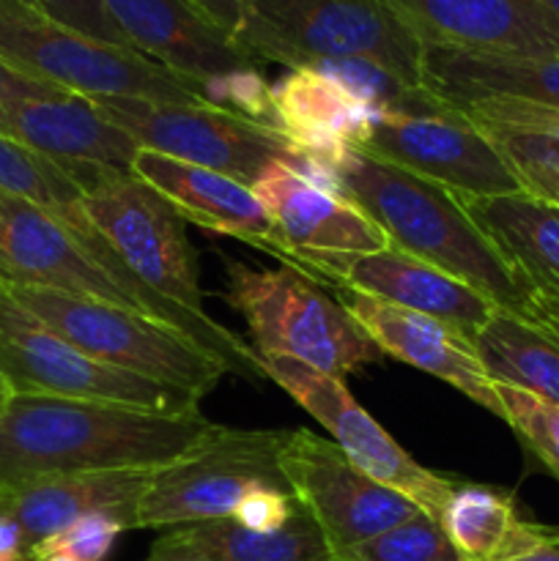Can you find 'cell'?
I'll use <instances>...</instances> for the list:
<instances>
[{"instance_id": "4fadbf2b", "label": "cell", "mask_w": 559, "mask_h": 561, "mask_svg": "<svg viewBox=\"0 0 559 561\" xmlns=\"http://www.w3.org/2000/svg\"><path fill=\"white\" fill-rule=\"evenodd\" d=\"M250 190L272 219L277 257L316 283L343 285L360 257L389 244L360 206L307 184L283 162L272 164Z\"/></svg>"}, {"instance_id": "9c48e42d", "label": "cell", "mask_w": 559, "mask_h": 561, "mask_svg": "<svg viewBox=\"0 0 559 561\" xmlns=\"http://www.w3.org/2000/svg\"><path fill=\"white\" fill-rule=\"evenodd\" d=\"M285 436L288 431L219 427L206 444L153 474L151 488L137 504V529L230 520L244 493L258 488L290 493L280 469Z\"/></svg>"}, {"instance_id": "5b68a950", "label": "cell", "mask_w": 559, "mask_h": 561, "mask_svg": "<svg viewBox=\"0 0 559 561\" xmlns=\"http://www.w3.org/2000/svg\"><path fill=\"white\" fill-rule=\"evenodd\" d=\"M225 272V299L244 318L258 356H288L334 378L384 359L351 312L299 268L228 261Z\"/></svg>"}, {"instance_id": "ba28073f", "label": "cell", "mask_w": 559, "mask_h": 561, "mask_svg": "<svg viewBox=\"0 0 559 561\" xmlns=\"http://www.w3.org/2000/svg\"><path fill=\"white\" fill-rule=\"evenodd\" d=\"M0 376L11 394L129 405L157 414H190L197 400L170 383L151 381L91 359L20 305L0 285Z\"/></svg>"}, {"instance_id": "f1b7e54d", "label": "cell", "mask_w": 559, "mask_h": 561, "mask_svg": "<svg viewBox=\"0 0 559 561\" xmlns=\"http://www.w3.org/2000/svg\"><path fill=\"white\" fill-rule=\"evenodd\" d=\"M179 529L212 561H340L299 502L288 524L266 535L241 529L233 520L179 526Z\"/></svg>"}, {"instance_id": "d6986e66", "label": "cell", "mask_w": 559, "mask_h": 561, "mask_svg": "<svg viewBox=\"0 0 559 561\" xmlns=\"http://www.w3.org/2000/svg\"><path fill=\"white\" fill-rule=\"evenodd\" d=\"M425 47L559 53V20L532 0H384Z\"/></svg>"}, {"instance_id": "d6a6232c", "label": "cell", "mask_w": 559, "mask_h": 561, "mask_svg": "<svg viewBox=\"0 0 559 561\" xmlns=\"http://www.w3.org/2000/svg\"><path fill=\"white\" fill-rule=\"evenodd\" d=\"M126 526L107 513L82 515L80 520L66 526L31 551V561L47 557H69L77 561H104Z\"/></svg>"}, {"instance_id": "ee69618b", "label": "cell", "mask_w": 559, "mask_h": 561, "mask_svg": "<svg viewBox=\"0 0 559 561\" xmlns=\"http://www.w3.org/2000/svg\"><path fill=\"white\" fill-rule=\"evenodd\" d=\"M14 398V394H11V389H9V383H5V378L0 376V409H3L5 403H9V400Z\"/></svg>"}, {"instance_id": "8fae6325", "label": "cell", "mask_w": 559, "mask_h": 561, "mask_svg": "<svg viewBox=\"0 0 559 561\" xmlns=\"http://www.w3.org/2000/svg\"><path fill=\"white\" fill-rule=\"evenodd\" d=\"M82 211L118 261L148 288L181 307L206 310L186 219L162 192L135 173L110 175L85 190Z\"/></svg>"}, {"instance_id": "1f68e13d", "label": "cell", "mask_w": 559, "mask_h": 561, "mask_svg": "<svg viewBox=\"0 0 559 561\" xmlns=\"http://www.w3.org/2000/svg\"><path fill=\"white\" fill-rule=\"evenodd\" d=\"M197 93L206 104L219 110H230L236 115L255 121V124L274 129V110H272V85L266 77L258 71V66L228 71V75L212 77L197 85Z\"/></svg>"}, {"instance_id": "ab89813d", "label": "cell", "mask_w": 559, "mask_h": 561, "mask_svg": "<svg viewBox=\"0 0 559 561\" xmlns=\"http://www.w3.org/2000/svg\"><path fill=\"white\" fill-rule=\"evenodd\" d=\"M504 561H559V537L551 531V535L543 537L540 542L524 548V551Z\"/></svg>"}, {"instance_id": "484cf974", "label": "cell", "mask_w": 559, "mask_h": 561, "mask_svg": "<svg viewBox=\"0 0 559 561\" xmlns=\"http://www.w3.org/2000/svg\"><path fill=\"white\" fill-rule=\"evenodd\" d=\"M510 164L526 195L559 206V110L486 99L458 107Z\"/></svg>"}, {"instance_id": "2e32d148", "label": "cell", "mask_w": 559, "mask_h": 561, "mask_svg": "<svg viewBox=\"0 0 559 561\" xmlns=\"http://www.w3.org/2000/svg\"><path fill=\"white\" fill-rule=\"evenodd\" d=\"M0 135L53 159L82 192L110 175L132 173V159L140 151L121 126L99 113L91 99L64 88L5 104Z\"/></svg>"}, {"instance_id": "cb8c5ba5", "label": "cell", "mask_w": 559, "mask_h": 561, "mask_svg": "<svg viewBox=\"0 0 559 561\" xmlns=\"http://www.w3.org/2000/svg\"><path fill=\"white\" fill-rule=\"evenodd\" d=\"M458 197V195H455ZM471 222L497 247L529 299L559 301V206L543 197H458Z\"/></svg>"}, {"instance_id": "277c9868", "label": "cell", "mask_w": 559, "mask_h": 561, "mask_svg": "<svg viewBox=\"0 0 559 561\" xmlns=\"http://www.w3.org/2000/svg\"><path fill=\"white\" fill-rule=\"evenodd\" d=\"M233 38L255 60L288 69L318 58H367L422 85L425 44L384 0H244Z\"/></svg>"}, {"instance_id": "ac0fdd59", "label": "cell", "mask_w": 559, "mask_h": 561, "mask_svg": "<svg viewBox=\"0 0 559 561\" xmlns=\"http://www.w3.org/2000/svg\"><path fill=\"white\" fill-rule=\"evenodd\" d=\"M132 49L201 85L258 60L190 0H102Z\"/></svg>"}, {"instance_id": "d590c367", "label": "cell", "mask_w": 559, "mask_h": 561, "mask_svg": "<svg viewBox=\"0 0 559 561\" xmlns=\"http://www.w3.org/2000/svg\"><path fill=\"white\" fill-rule=\"evenodd\" d=\"M146 561H212L201 548L192 546L190 540L184 537L181 529H170L168 535L159 537L153 542L151 553H148Z\"/></svg>"}, {"instance_id": "7bdbcfd3", "label": "cell", "mask_w": 559, "mask_h": 561, "mask_svg": "<svg viewBox=\"0 0 559 561\" xmlns=\"http://www.w3.org/2000/svg\"><path fill=\"white\" fill-rule=\"evenodd\" d=\"M532 3H537L540 9H546L548 14L557 16V20H559V0H532Z\"/></svg>"}, {"instance_id": "52a82bcc", "label": "cell", "mask_w": 559, "mask_h": 561, "mask_svg": "<svg viewBox=\"0 0 559 561\" xmlns=\"http://www.w3.org/2000/svg\"><path fill=\"white\" fill-rule=\"evenodd\" d=\"M25 310L91 359L203 398L228 367L164 323L47 288L3 285Z\"/></svg>"}, {"instance_id": "4316f807", "label": "cell", "mask_w": 559, "mask_h": 561, "mask_svg": "<svg viewBox=\"0 0 559 561\" xmlns=\"http://www.w3.org/2000/svg\"><path fill=\"white\" fill-rule=\"evenodd\" d=\"M471 345L493 383L559 405V340L546 327L493 310Z\"/></svg>"}, {"instance_id": "6da1fadb", "label": "cell", "mask_w": 559, "mask_h": 561, "mask_svg": "<svg viewBox=\"0 0 559 561\" xmlns=\"http://www.w3.org/2000/svg\"><path fill=\"white\" fill-rule=\"evenodd\" d=\"M0 285L47 288L102 301L164 323L190 337L244 381H263L261 356L206 310H190L148 288L118 261L82 211V201L60 214L0 192Z\"/></svg>"}, {"instance_id": "d4e9b609", "label": "cell", "mask_w": 559, "mask_h": 561, "mask_svg": "<svg viewBox=\"0 0 559 561\" xmlns=\"http://www.w3.org/2000/svg\"><path fill=\"white\" fill-rule=\"evenodd\" d=\"M274 131L301 151L340 164L345 148H360L384 110L356 102L338 82L312 69H290L272 85Z\"/></svg>"}, {"instance_id": "b9f144b4", "label": "cell", "mask_w": 559, "mask_h": 561, "mask_svg": "<svg viewBox=\"0 0 559 561\" xmlns=\"http://www.w3.org/2000/svg\"><path fill=\"white\" fill-rule=\"evenodd\" d=\"M537 310L546 312H559V301H548V299H535L532 301V318H535Z\"/></svg>"}, {"instance_id": "60d3db41", "label": "cell", "mask_w": 559, "mask_h": 561, "mask_svg": "<svg viewBox=\"0 0 559 561\" xmlns=\"http://www.w3.org/2000/svg\"><path fill=\"white\" fill-rule=\"evenodd\" d=\"M535 323L546 327L554 337L559 340V312H546V310H537L535 312Z\"/></svg>"}, {"instance_id": "f546056e", "label": "cell", "mask_w": 559, "mask_h": 561, "mask_svg": "<svg viewBox=\"0 0 559 561\" xmlns=\"http://www.w3.org/2000/svg\"><path fill=\"white\" fill-rule=\"evenodd\" d=\"M340 561H466L449 542L442 520L420 513L417 518L370 537L349 551L338 553Z\"/></svg>"}, {"instance_id": "74e56055", "label": "cell", "mask_w": 559, "mask_h": 561, "mask_svg": "<svg viewBox=\"0 0 559 561\" xmlns=\"http://www.w3.org/2000/svg\"><path fill=\"white\" fill-rule=\"evenodd\" d=\"M190 3H195L208 20L217 22V25L223 27V31H228L230 36H233L236 27H239L241 11H244V0H190Z\"/></svg>"}, {"instance_id": "e575fe53", "label": "cell", "mask_w": 559, "mask_h": 561, "mask_svg": "<svg viewBox=\"0 0 559 561\" xmlns=\"http://www.w3.org/2000/svg\"><path fill=\"white\" fill-rule=\"evenodd\" d=\"M296 507V499L290 493L272 491V488H258V491L244 493L233 513V524H239L247 531H277L288 524L290 513Z\"/></svg>"}, {"instance_id": "f6af8a7d", "label": "cell", "mask_w": 559, "mask_h": 561, "mask_svg": "<svg viewBox=\"0 0 559 561\" xmlns=\"http://www.w3.org/2000/svg\"><path fill=\"white\" fill-rule=\"evenodd\" d=\"M36 561H77V559H69V557H47V559H36Z\"/></svg>"}, {"instance_id": "f35d334b", "label": "cell", "mask_w": 559, "mask_h": 561, "mask_svg": "<svg viewBox=\"0 0 559 561\" xmlns=\"http://www.w3.org/2000/svg\"><path fill=\"white\" fill-rule=\"evenodd\" d=\"M0 561H31L20 524L0 513Z\"/></svg>"}, {"instance_id": "7402d4cb", "label": "cell", "mask_w": 559, "mask_h": 561, "mask_svg": "<svg viewBox=\"0 0 559 561\" xmlns=\"http://www.w3.org/2000/svg\"><path fill=\"white\" fill-rule=\"evenodd\" d=\"M422 88L449 107L510 99L559 110V53H482V49L425 47Z\"/></svg>"}, {"instance_id": "8992f818", "label": "cell", "mask_w": 559, "mask_h": 561, "mask_svg": "<svg viewBox=\"0 0 559 561\" xmlns=\"http://www.w3.org/2000/svg\"><path fill=\"white\" fill-rule=\"evenodd\" d=\"M0 60L31 80L80 93L162 104H206L195 82L137 49L96 42L58 25L27 0H0Z\"/></svg>"}, {"instance_id": "9a60e30c", "label": "cell", "mask_w": 559, "mask_h": 561, "mask_svg": "<svg viewBox=\"0 0 559 561\" xmlns=\"http://www.w3.org/2000/svg\"><path fill=\"white\" fill-rule=\"evenodd\" d=\"M360 151L458 197L524 192L497 146L455 107L431 115L381 113Z\"/></svg>"}, {"instance_id": "836d02e7", "label": "cell", "mask_w": 559, "mask_h": 561, "mask_svg": "<svg viewBox=\"0 0 559 561\" xmlns=\"http://www.w3.org/2000/svg\"><path fill=\"white\" fill-rule=\"evenodd\" d=\"M27 3L36 5L42 14H47L58 25L71 27V31L82 33V36L113 44V47L132 49V44L118 31V25L107 14L102 0H27Z\"/></svg>"}, {"instance_id": "7c38bea8", "label": "cell", "mask_w": 559, "mask_h": 561, "mask_svg": "<svg viewBox=\"0 0 559 561\" xmlns=\"http://www.w3.org/2000/svg\"><path fill=\"white\" fill-rule=\"evenodd\" d=\"M269 381L283 387L307 414L334 436L340 453L370 480L403 493L422 513L442 518L458 482L417 463L354 398L343 378L327 376L288 356H261Z\"/></svg>"}, {"instance_id": "8d00e7d4", "label": "cell", "mask_w": 559, "mask_h": 561, "mask_svg": "<svg viewBox=\"0 0 559 561\" xmlns=\"http://www.w3.org/2000/svg\"><path fill=\"white\" fill-rule=\"evenodd\" d=\"M49 91H55V85L31 80V77L20 75V71H14L11 66H5L3 60H0V113H3L5 104L14 102V99L38 96V93H49Z\"/></svg>"}, {"instance_id": "3957f363", "label": "cell", "mask_w": 559, "mask_h": 561, "mask_svg": "<svg viewBox=\"0 0 559 561\" xmlns=\"http://www.w3.org/2000/svg\"><path fill=\"white\" fill-rule=\"evenodd\" d=\"M338 173L343 195L384 230L389 244L471 285L499 310L535 321L529 294L453 192L354 146L340 157Z\"/></svg>"}, {"instance_id": "30bf717a", "label": "cell", "mask_w": 559, "mask_h": 561, "mask_svg": "<svg viewBox=\"0 0 559 561\" xmlns=\"http://www.w3.org/2000/svg\"><path fill=\"white\" fill-rule=\"evenodd\" d=\"M99 113L148 151L230 175L252 186L272 164L294 162L299 148L280 131L212 104H162L96 96Z\"/></svg>"}, {"instance_id": "44dd1931", "label": "cell", "mask_w": 559, "mask_h": 561, "mask_svg": "<svg viewBox=\"0 0 559 561\" xmlns=\"http://www.w3.org/2000/svg\"><path fill=\"white\" fill-rule=\"evenodd\" d=\"M132 173L162 192L181 211V217L214 233L233 236L247 244L261 247L269 255H277L274 225L250 186L230 175L164 157V153L140 148L132 159Z\"/></svg>"}, {"instance_id": "5bb4252c", "label": "cell", "mask_w": 559, "mask_h": 561, "mask_svg": "<svg viewBox=\"0 0 559 561\" xmlns=\"http://www.w3.org/2000/svg\"><path fill=\"white\" fill-rule=\"evenodd\" d=\"M280 469L334 557L422 513L403 493L370 480L340 453L338 444L312 431H288Z\"/></svg>"}, {"instance_id": "603a6c76", "label": "cell", "mask_w": 559, "mask_h": 561, "mask_svg": "<svg viewBox=\"0 0 559 561\" xmlns=\"http://www.w3.org/2000/svg\"><path fill=\"white\" fill-rule=\"evenodd\" d=\"M343 285H351V288L389 301L395 307H403V310H414L449 323L469 340L480 332L493 310H499L471 285L460 283L453 274L392 244L360 257L345 274Z\"/></svg>"}, {"instance_id": "e0dca14e", "label": "cell", "mask_w": 559, "mask_h": 561, "mask_svg": "<svg viewBox=\"0 0 559 561\" xmlns=\"http://www.w3.org/2000/svg\"><path fill=\"white\" fill-rule=\"evenodd\" d=\"M338 301L365 329L367 337L381 348L384 356H395L427 376L442 378L477 405H482L488 414L504 420L497 383L488 378L475 345L464 332L431 316L403 310L370 294H362L351 285H338Z\"/></svg>"}, {"instance_id": "ffe728a7", "label": "cell", "mask_w": 559, "mask_h": 561, "mask_svg": "<svg viewBox=\"0 0 559 561\" xmlns=\"http://www.w3.org/2000/svg\"><path fill=\"white\" fill-rule=\"evenodd\" d=\"M157 471H96V474L44 477L0 488V513L14 518L25 537L27 557L36 546L80 520L107 513L126 529H137V504L151 488Z\"/></svg>"}, {"instance_id": "4dcf8cb0", "label": "cell", "mask_w": 559, "mask_h": 561, "mask_svg": "<svg viewBox=\"0 0 559 561\" xmlns=\"http://www.w3.org/2000/svg\"><path fill=\"white\" fill-rule=\"evenodd\" d=\"M497 392L504 405V422L559 480V405L502 383H497Z\"/></svg>"}, {"instance_id": "83f0119b", "label": "cell", "mask_w": 559, "mask_h": 561, "mask_svg": "<svg viewBox=\"0 0 559 561\" xmlns=\"http://www.w3.org/2000/svg\"><path fill=\"white\" fill-rule=\"evenodd\" d=\"M438 520L466 561H504L551 535L521 520L510 493L460 482Z\"/></svg>"}, {"instance_id": "7a4b0ae2", "label": "cell", "mask_w": 559, "mask_h": 561, "mask_svg": "<svg viewBox=\"0 0 559 561\" xmlns=\"http://www.w3.org/2000/svg\"><path fill=\"white\" fill-rule=\"evenodd\" d=\"M219 427L201 411L157 414L14 394L0 409V488L96 471H159L206 444Z\"/></svg>"}]
</instances>
